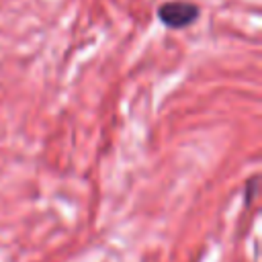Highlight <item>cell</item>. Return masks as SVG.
<instances>
[{"mask_svg": "<svg viewBox=\"0 0 262 262\" xmlns=\"http://www.w3.org/2000/svg\"><path fill=\"white\" fill-rule=\"evenodd\" d=\"M158 16L160 20L170 27V29H180V27H186L190 25L196 16H199V6L190 4V2H164L160 8H158Z\"/></svg>", "mask_w": 262, "mask_h": 262, "instance_id": "1", "label": "cell"}]
</instances>
